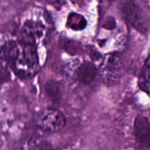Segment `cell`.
<instances>
[{"label":"cell","mask_w":150,"mask_h":150,"mask_svg":"<svg viewBox=\"0 0 150 150\" xmlns=\"http://www.w3.org/2000/svg\"><path fill=\"white\" fill-rule=\"evenodd\" d=\"M1 58L4 66L8 64L21 78L32 76L38 71V58L32 44L8 41L2 46Z\"/></svg>","instance_id":"cell-1"},{"label":"cell","mask_w":150,"mask_h":150,"mask_svg":"<svg viewBox=\"0 0 150 150\" xmlns=\"http://www.w3.org/2000/svg\"><path fill=\"white\" fill-rule=\"evenodd\" d=\"M35 124L47 132H56L66 125V118L59 110L47 107L39 110L34 117Z\"/></svg>","instance_id":"cell-2"},{"label":"cell","mask_w":150,"mask_h":150,"mask_svg":"<svg viewBox=\"0 0 150 150\" xmlns=\"http://www.w3.org/2000/svg\"><path fill=\"white\" fill-rule=\"evenodd\" d=\"M124 13L128 22L137 31L142 33L147 31V24L143 13L134 1L129 0L125 3L124 6Z\"/></svg>","instance_id":"cell-3"},{"label":"cell","mask_w":150,"mask_h":150,"mask_svg":"<svg viewBox=\"0 0 150 150\" xmlns=\"http://www.w3.org/2000/svg\"><path fill=\"white\" fill-rule=\"evenodd\" d=\"M134 134L137 141L144 145L150 144V127L148 120L142 115L136 117L134 122Z\"/></svg>","instance_id":"cell-4"},{"label":"cell","mask_w":150,"mask_h":150,"mask_svg":"<svg viewBox=\"0 0 150 150\" xmlns=\"http://www.w3.org/2000/svg\"><path fill=\"white\" fill-rule=\"evenodd\" d=\"M76 74L80 82L88 84L94 80L97 74V70L91 62L84 61L78 67Z\"/></svg>","instance_id":"cell-5"},{"label":"cell","mask_w":150,"mask_h":150,"mask_svg":"<svg viewBox=\"0 0 150 150\" xmlns=\"http://www.w3.org/2000/svg\"><path fill=\"white\" fill-rule=\"evenodd\" d=\"M43 25L33 21H27L23 26V32L27 39V43L32 44L37 39L42 36L43 32Z\"/></svg>","instance_id":"cell-6"},{"label":"cell","mask_w":150,"mask_h":150,"mask_svg":"<svg viewBox=\"0 0 150 150\" xmlns=\"http://www.w3.org/2000/svg\"><path fill=\"white\" fill-rule=\"evenodd\" d=\"M66 25L73 30H81L86 28L87 21L83 15L71 12L68 15Z\"/></svg>","instance_id":"cell-7"},{"label":"cell","mask_w":150,"mask_h":150,"mask_svg":"<svg viewBox=\"0 0 150 150\" xmlns=\"http://www.w3.org/2000/svg\"><path fill=\"white\" fill-rule=\"evenodd\" d=\"M122 67V62L120 57L117 55H110L107 58L106 63L104 65V71L108 72V75L107 76L110 80V78L112 77V73L114 72H117ZM107 77V78H108Z\"/></svg>","instance_id":"cell-8"},{"label":"cell","mask_w":150,"mask_h":150,"mask_svg":"<svg viewBox=\"0 0 150 150\" xmlns=\"http://www.w3.org/2000/svg\"><path fill=\"white\" fill-rule=\"evenodd\" d=\"M45 91L46 95L52 101H57L61 97V86L56 81L50 80L45 85Z\"/></svg>","instance_id":"cell-9"},{"label":"cell","mask_w":150,"mask_h":150,"mask_svg":"<svg viewBox=\"0 0 150 150\" xmlns=\"http://www.w3.org/2000/svg\"><path fill=\"white\" fill-rule=\"evenodd\" d=\"M138 84L141 90L150 96V70L145 66L139 75Z\"/></svg>","instance_id":"cell-10"},{"label":"cell","mask_w":150,"mask_h":150,"mask_svg":"<svg viewBox=\"0 0 150 150\" xmlns=\"http://www.w3.org/2000/svg\"><path fill=\"white\" fill-rule=\"evenodd\" d=\"M116 22L115 19L112 16H108L104 21L103 24V28L106 29L112 30L115 28Z\"/></svg>","instance_id":"cell-11"},{"label":"cell","mask_w":150,"mask_h":150,"mask_svg":"<svg viewBox=\"0 0 150 150\" xmlns=\"http://www.w3.org/2000/svg\"><path fill=\"white\" fill-rule=\"evenodd\" d=\"M49 2L51 3L53 5H61V2L63 0H47Z\"/></svg>","instance_id":"cell-12"},{"label":"cell","mask_w":150,"mask_h":150,"mask_svg":"<svg viewBox=\"0 0 150 150\" xmlns=\"http://www.w3.org/2000/svg\"><path fill=\"white\" fill-rule=\"evenodd\" d=\"M145 66L150 70V55L148 57L146 60V62H145Z\"/></svg>","instance_id":"cell-13"},{"label":"cell","mask_w":150,"mask_h":150,"mask_svg":"<svg viewBox=\"0 0 150 150\" xmlns=\"http://www.w3.org/2000/svg\"><path fill=\"white\" fill-rule=\"evenodd\" d=\"M14 150H25L23 148H21V147H18V148H15Z\"/></svg>","instance_id":"cell-14"},{"label":"cell","mask_w":150,"mask_h":150,"mask_svg":"<svg viewBox=\"0 0 150 150\" xmlns=\"http://www.w3.org/2000/svg\"><path fill=\"white\" fill-rule=\"evenodd\" d=\"M46 150H59V149H46Z\"/></svg>","instance_id":"cell-15"}]
</instances>
